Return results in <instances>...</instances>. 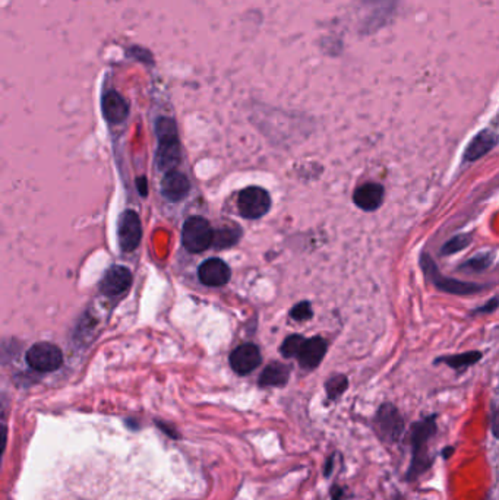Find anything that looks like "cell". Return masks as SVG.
Listing matches in <instances>:
<instances>
[{
  "mask_svg": "<svg viewBox=\"0 0 499 500\" xmlns=\"http://www.w3.org/2000/svg\"><path fill=\"white\" fill-rule=\"evenodd\" d=\"M6 442H8V432L6 427L4 424H0V455L4 454V450L6 448Z\"/></svg>",
  "mask_w": 499,
  "mask_h": 500,
  "instance_id": "29",
  "label": "cell"
},
{
  "mask_svg": "<svg viewBox=\"0 0 499 500\" xmlns=\"http://www.w3.org/2000/svg\"><path fill=\"white\" fill-rule=\"evenodd\" d=\"M312 316H314V312H312L311 303H309V301H300V303H297V304L292 309V312H290V318L295 319V321H299V322L311 319Z\"/></svg>",
  "mask_w": 499,
  "mask_h": 500,
  "instance_id": "23",
  "label": "cell"
},
{
  "mask_svg": "<svg viewBox=\"0 0 499 500\" xmlns=\"http://www.w3.org/2000/svg\"><path fill=\"white\" fill-rule=\"evenodd\" d=\"M353 201L362 211H376L384 202V187L379 183H365L354 190Z\"/></svg>",
  "mask_w": 499,
  "mask_h": 500,
  "instance_id": "13",
  "label": "cell"
},
{
  "mask_svg": "<svg viewBox=\"0 0 499 500\" xmlns=\"http://www.w3.org/2000/svg\"><path fill=\"white\" fill-rule=\"evenodd\" d=\"M189 189H191V183H189L187 177L177 172V170H172L168 172L161 182V192L163 195L168 198L169 201L177 202L182 201L183 198L187 196Z\"/></svg>",
  "mask_w": 499,
  "mask_h": 500,
  "instance_id": "14",
  "label": "cell"
},
{
  "mask_svg": "<svg viewBox=\"0 0 499 500\" xmlns=\"http://www.w3.org/2000/svg\"><path fill=\"white\" fill-rule=\"evenodd\" d=\"M336 468V454L334 455H331L325 460V464H324V477H331V474L332 471H334Z\"/></svg>",
  "mask_w": 499,
  "mask_h": 500,
  "instance_id": "27",
  "label": "cell"
},
{
  "mask_svg": "<svg viewBox=\"0 0 499 500\" xmlns=\"http://www.w3.org/2000/svg\"><path fill=\"white\" fill-rule=\"evenodd\" d=\"M454 452H456V448H454L453 445L445 446V448H442V450H441V457L446 461V460H449L451 457H453Z\"/></svg>",
  "mask_w": 499,
  "mask_h": 500,
  "instance_id": "31",
  "label": "cell"
},
{
  "mask_svg": "<svg viewBox=\"0 0 499 500\" xmlns=\"http://www.w3.org/2000/svg\"><path fill=\"white\" fill-rule=\"evenodd\" d=\"M103 113L110 123H121L126 118L129 109L121 95L114 91H110L103 99Z\"/></svg>",
  "mask_w": 499,
  "mask_h": 500,
  "instance_id": "16",
  "label": "cell"
},
{
  "mask_svg": "<svg viewBox=\"0 0 499 500\" xmlns=\"http://www.w3.org/2000/svg\"><path fill=\"white\" fill-rule=\"evenodd\" d=\"M492 496H493V494H492V491H489V493H488V496H486V500H493V497H492Z\"/></svg>",
  "mask_w": 499,
  "mask_h": 500,
  "instance_id": "33",
  "label": "cell"
},
{
  "mask_svg": "<svg viewBox=\"0 0 499 500\" xmlns=\"http://www.w3.org/2000/svg\"><path fill=\"white\" fill-rule=\"evenodd\" d=\"M471 243V237L468 234H460L448 240L442 248V255H454L467 248Z\"/></svg>",
  "mask_w": 499,
  "mask_h": 500,
  "instance_id": "21",
  "label": "cell"
},
{
  "mask_svg": "<svg viewBox=\"0 0 499 500\" xmlns=\"http://www.w3.org/2000/svg\"><path fill=\"white\" fill-rule=\"evenodd\" d=\"M327 354V341L321 337L305 338L295 359L305 370L317 369Z\"/></svg>",
  "mask_w": 499,
  "mask_h": 500,
  "instance_id": "11",
  "label": "cell"
},
{
  "mask_svg": "<svg viewBox=\"0 0 499 500\" xmlns=\"http://www.w3.org/2000/svg\"><path fill=\"white\" fill-rule=\"evenodd\" d=\"M136 184H138V190H139V194L142 196H147V192H148V184H147V179L146 177H139L136 180Z\"/></svg>",
  "mask_w": 499,
  "mask_h": 500,
  "instance_id": "30",
  "label": "cell"
},
{
  "mask_svg": "<svg viewBox=\"0 0 499 500\" xmlns=\"http://www.w3.org/2000/svg\"><path fill=\"white\" fill-rule=\"evenodd\" d=\"M438 414L426 416L410 426L409 440L412 446V460L406 471V482L419 480L429 471L435 462V455L431 454V442L438 433Z\"/></svg>",
  "mask_w": 499,
  "mask_h": 500,
  "instance_id": "1",
  "label": "cell"
},
{
  "mask_svg": "<svg viewBox=\"0 0 499 500\" xmlns=\"http://www.w3.org/2000/svg\"><path fill=\"white\" fill-rule=\"evenodd\" d=\"M27 362L37 372H55L63 365V354L55 344L38 343L28 350Z\"/></svg>",
  "mask_w": 499,
  "mask_h": 500,
  "instance_id": "7",
  "label": "cell"
},
{
  "mask_svg": "<svg viewBox=\"0 0 499 500\" xmlns=\"http://www.w3.org/2000/svg\"><path fill=\"white\" fill-rule=\"evenodd\" d=\"M489 420H490V430H492V435H493V438L496 439V438H498V409H496L495 404H492Z\"/></svg>",
  "mask_w": 499,
  "mask_h": 500,
  "instance_id": "25",
  "label": "cell"
},
{
  "mask_svg": "<svg viewBox=\"0 0 499 500\" xmlns=\"http://www.w3.org/2000/svg\"><path fill=\"white\" fill-rule=\"evenodd\" d=\"M490 262H492V255L483 253V255H479V256H476V257L470 259L468 262H466V265H463L461 270L482 271V270H486V268L490 265Z\"/></svg>",
  "mask_w": 499,
  "mask_h": 500,
  "instance_id": "24",
  "label": "cell"
},
{
  "mask_svg": "<svg viewBox=\"0 0 499 500\" xmlns=\"http://www.w3.org/2000/svg\"><path fill=\"white\" fill-rule=\"evenodd\" d=\"M290 373H292L290 366L273 362L268 366H265L263 373L259 374L258 385L261 388H284L289 384Z\"/></svg>",
  "mask_w": 499,
  "mask_h": 500,
  "instance_id": "15",
  "label": "cell"
},
{
  "mask_svg": "<svg viewBox=\"0 0 499 500\" xmlns=\"http://www.w3.org/2000/svg\"><path fill=\"white\" fill-rule=\"evenodd\" d=\"M482 359V352L479 351H470L464 354H457V355H448V357H441L435 363H444L448 365L451 369H454L457 372H463L467 367L476 365Z\"/></svg>",
  "mask_w": 499,
  "mask_h": 500,
  "instance_id": "18",
  "label": "cell"
},
{
  "mask_svg": "<svg viewBox=\"0 0 499 500\" xmlns=\"http://www.w3.org/2000/svg\"><path fill=\"white\" fill-rule=\"evenodd\" d=\"M329 494H331V500H346V497H347L346 489L340 487L339 484H334L331 487Z\"/></svg>",
  "mask_w": 499,
  "mask_h": 500,
  "instance_id": "26",
  "label": "cell"
},
{
  "mask_svg": "<svg viewBox=\"0 0 499 500\" xmlns=\"http://www.w3.org/2000/svg\"><path fill=\"white\" fill-rule=\"evenodd\" d=\"M391 500H402V497H401V494H395Z\"/></svg>",
  "mask_w": 499,
  "mask_h": 500,
  "instance_id": "32",
  "label": "cell"
},
{
  "mask_svg": "<svg viewBox=\"0 0 499 500\" xmlns=\"http://www.w3.org/2000/svg\"><path fill=\"white\" fill-rule=\"evenodd\" d=\"M496 306H498V300H496V299H492L489 304H485L483 307H479V309H476V311H474L473 313H474V315H476V313H486V312H493V311H495V309H496Z\"/></svg>",
  "mask_w": 499,
  "mask_h": 500,
  "instance_id": "28",
  "label": "cell"
},
{
  "mask_svg": "<svg viewBox=\"0 0 499 500\" xmlns=\"http://www.w3.org/2000/svg\"><path fill=\"white\" fill-rule=\"evenodd\" d=\"M271 208V196L265 189L251 186L243 189L237 199V209L246 220L263 218Z\"/></svg>",
  "mask_w": 499,
  "mask_h": 500,
  "instance_id": "6",
  "label": "cell"
},
{
  "mask_svg": "<svg viewBox=\"0 0 499 500\" xmlns=\"http://www.w3.org/2000/svg\"><path fill=\"white\" fill-rule=\"evenodd\" d=\"M349 388V377L346 374H334L325 382V392L329 401L339 399Z\"/></svg>",
  "mask_w": 499,
  "mask_h": 500,
  "instance_id": "20",
  "label": "cell"
},
{
  "mask_svg": "<svg viewBox=\"0 0 499 500\" xmlns=\"http://www.w3.org/2000/svg\"><path fill=\"white\" fill-rule=\"evenodd\" d=\"M496 142H498V138L493 132H490V130L481 132L468 144V147L464 152V160L466 161H476V160L482 158L485 154H488L489 151H492L495 148Z\"/></svg>",
  "mask_w": 499,
  "mask_h": 500,
  "instance_id": "17",
  "label": "cell"
},
{
  "mask_svg": "<svg viewBox=\"0 0 499 500\" xmlns=\"http://www.w3.org/2000/svg\"><path fill=\"white\" fill-rule=\"evenodd\" d=\"M372 427L379 440L387 445H397L404 435L406 421L394 404L385 402L378 409Z\"/></svg>",
  "mask_w": 499,
  "mask_h": 500,
  "instance_id": "3",
  "label": "cell"
},
{
  "mask_svg": "<svg viewBox=\"0 0 499 500\" xmlns=\"http://www.w3.org/2000/svg\"><path fill=\"white\" fill-rule=\"evenodd\" d=\"M155 132L158 138V148H157V165L160 170L172 172L180 162L182 151H180V140L177 135L176 123L172 118L161 117L155 125Z\"/></svg>",
  "mask_w": 499,
  "mask_h": 500,
  "instance_id": "2",
  "label": "cell"
},
{
  "mask_svg": "<svg viewBox=\"0 0 499 500\" xmlns=\"http://www.w3.org/2000/svg\"><path fill=\"white\" fill-rule=\"evenodd\" d=\"M422 267H423L424 272L427 274V277H429L431 281L437 285V287L445 293L457 294V296H470V294L481 293L486 289L485 284L464 282V281H459L454 278H446V277L441 275V272L438 271L431 256H426V255L422 256Z\"/></svg>",
  "mask_w": 499,
  "mask_h": 500,
  "instance_id": "4",
  "label": "cell"
},
{
  "mask_svg": "<svg viewBox=\"0 0 499 500\" xmlns=\"http://www.w3.org/2000/svg\"><path fill=\"white\" fill-rule=\"evenodd\" d=\"M303 341H305V337H302V335L287 337L281 344V354L286 357V359H295Z\"/></svg>",
  "mask_w": 499,
  "mask_h": 500,
  "instance_id": "22",
  "label": "cell"
},
{
  "mask_svg": "<svg viewBox=\"0 0 499 500\" xmlns=\"http://www.w3.org/2000/svg\"><path fill=\"white\" fill-rule=\"evenodd\" d=\"M229 362L234 373L246 376L263 363V355L255 344H243L231 351Z\"/></svg>",
  "mask_w": 499,
  "mask_h": 500,
  "instance_id": "9",
  "label": "cell"
},
{
  "mask_svg": "<svg viewBox=\"0 0 499 500\" xmlns=\"http://www.w3.org/2000/svg\"><path fill=\"white\" fill-rule=\"evenodd\" d=\"M242 235L241 228L237 226L233 227H226V228H220L217 231L212 233V245L214 248L217 249H227L234 246L237 242H239Z\"/></svg>",
  "mask_w": 499,
  "mask_h": 500,
  "instance_id": "19",
  "label": "cell"
},
{
  "mask_svg": "<svg viewBox=\"0 0 499 500\" xmlns=\"http://www.w3.org/2000/svg\"><path fill=\"white\" fill-rule=\"evenodd\" d=\"M212 228L202 217L187 218L182 228L183 248L191 253H202L212 245Z\"/></svg>",
  "mask_w": 499,
  "mask_h": 500,
  "instance_id": "5",
  "label": "cell"
},
{
  "mask_svg": "<svg viewBox=\"0 0 499 500\" xmlns=\"http://www.w3.org/2000/svg\"><path fill=\"white\" fill-rule=\"evenodd\" d=\"M132 284V274L126 267L114 265L103 277L102 291L106 296H119L129 290Z\"/></svg>",
  "mask_w": 499,
  "mask_h": 500,
  "instance_id": "12",
  "label": "cell"
},
{
  "mask_svg": "<svg viewBox=\"0 0 499 500\" xmlns=\"http://www.w3.org/2000/svg\"><path fill=\"white\" fill-rule=\"evenodd\" d=\"M198 277L207 287H223L230 281L231 272L224 260L219 257H211L202 262L198 270Z\"/></svg>",
  "mask_w": 499,
  "mask_h": 500,
  "instance_id": "10",
  "label": "cell"
},
{
  "mask_svg": "<svg viewBox=\"0 0 499 500\" xmlns=\"http://www.w3.org/2000/svg\"><path fill=\"white\" fill-rule=\"evenodd\" d=\"M141 239L142 226L139 216L135 211L128 209L119 220V245L124 252H132L139 246Z\"/></svg>",
  "mask_w": 499,
  "mask_h": 500,
  "instance_id": "8",
  "label": "cell"
}]
</instances>
